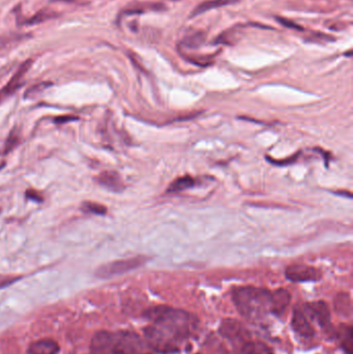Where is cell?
Here are the masks:
<instances>
[{"mask_svg":"<svg viewBox=\"0 0 353 354\" xmlns=\"http://www.w3.org/2000/svg\"><path fill=\"white\" fill-rule=\"evenodd\" d=\"M143 316L152 323L159 335L178 351L182 343L189 340L199 325V320L194 314L169 305L151 306Z\"/></svg>","mask_w":353,"mask_h":354,"instance_id":"cell-1","label":"cell"},{"mask_svg":"<svg viewBox=\"0 0 353 354\" xmlns=\"http://www.w3.org/2000/svg\"><path fill=\"white\" fill-rule=\"evenodd\" d=\"M273 291L254 286H242L233 290L232 300L238 313L253 321H260L272 314Z\"/></svg>","mask_w":353,"mask_h":354,"instance_id":"cell-2","label":"cell"},{"mask_svg":"<svg viewBox=\"0 0 353 354\" xmlns=\"http://www.w3.org/2000/svg\"><path fill=\"white\" fill-rule=\"evenodd\" d=\"M146 261L147 258L144 256L115 260L101 265L97 269L95 275L99 279H111L141 268Z\"/></svg>","mask_w":353,"mask_h":354,"instance_id":"cell-3","label":"cell"},{"mask_svg":"<svg viewBox=\"0 0 353 354\" xmlns=\"http://www.w3.org/2000/svg\"><path fill=\"white\" fill-rule=\"evenodd\" d=\"M143 343L140 337L131 331L112 334L110 351L112 354H141Z\"/></svg>","mask_w":353,"mask_h":354,"instance_id":"cell-4","label":"cell"},{"mask_svg":"<svg viewBox=\"0 0 353 354\" xmlns=\"http://www.w3.org/2000/svg\"><path fill=\"white\" fill-rule=\"evenodd\" d=\"M286 278L293 283L316 282L321 279V272L305 264H291L286 268Z\"/></svg>","mask_w":353,"mask_h":354,"instance_id":"cell-5","label":"cell"},{"mask_svg":"<svg viewBox=\"0 0 353 354\" xmlns=\"http://www.w3.org/2000/svg\"><path fill=\"white\" fill-rule=\"evenodd\" d=\"M219 334L231 343L240 346L251 339L248 329L241 323L233 319H226L222 322L219 326Z\"/></svg>","mask_w":353,"mask_h":354,"instance_id":"cell-6","label":"cell"},{"mask_svg":"<svg viewBox=\"0 0 353 354\" xmlns=\"http://www.w3.org/2000/svg\"><path fill=\"white\" fill-rule=\"evenodd\" d=\"M305 314L316 321L321 327H328L330 324V313L328 305L323 300H317L305 304Z\"/></svg>","mask_w":353,"mask_h":354,"instance_id":"cell-7","label":"cell"},{"mask_svg":"<svg viewBox=\"0 0 353 354\" xmlns=\"http://www.w3.org/2000/svg\"><path fill=\"white\" fill-rule=\"evenodd\" d=\"M291 325L293 330L301 338L311 339L314 337L315 331L311 324V321L307 318L305 312L302 311L301 308L293 309Z\"/></svg>","mask_w":353,"mask_h":354,"instance_id":"cell-8","label":"cell"},{"mask_svg":"<svg viewBox=\"0 0 353 354\" xmlns=\"http://www.w3.org/2000/svg\"><path fill=\"white\" fill-rule=\"evenodd\" d=\"M32 62H33L32 59H28L20 65V68L16 72V74L12 77V79L8 82V84L3 88V90L0 91V103H2L5 99H7L8 97L12 96L16 91H18L19 88L22 86L23 77L31 68Z\"/></svg>","mask_w":353,"mask_h":354,"instance_id":"cell-9","label":"cell"},{"mask_svg":"<svg viewBox=\"0 0 353 354\" xmlns=\"http://www.w3.org/2000/svg\"><path fill=\"white\" fill-rule=\"evenodd\" d=\"M97 182L101 187L114 193H121L125 188L120 175L115 171L102 172L98 175Z\"/></svg>","mask_w":353,"mask_h":354,"instance_id":"cell-10","label":"cell"},{"mask_svg":"<svg viewBox=\"0 0 353 354\" xmlns=\"http://www.w3.org/2000/svg\"><path fill=\"white\" fill-rule=\"evenodd\" d=\"M291 301V295L286 289H277L273 291L272 298V314L281 317L285 314Z\"/></svg>","mask_w":353,"mask_h":354,"instance_id":"cell-11","label":"cell"},{"mask_svg":"<svg viewBox=\"0 0 353 354\" xmlns=\"http://www.w3.org/2000/svg\"><path fill=\"white\" fill-rule=\"evenodd\" d=\"M59 350L60 347L57 342L51 339H42L32 342L27 352L28 354H57Z\"/></svg>","mask_w":353,"mask_h":354,"instance_id":"cell-12","label":"cell"},{"mask_svg":"<svg viewBox=\"0 0 353 354\" xmlns=\"http://www.w3.org/2000/svg\"><path fill=\"white\" fill-rule=\"evenodd\" d=\"M112 341V334L106 330H101L95 334L91 342V353L92 354H103L105 351L110 349Z\"/></svg>","mask_w":353,"mask_h":354,"instance_id":"cell-13","label":"cell"},{"mask_svg":"<svg viewBox=\"0 0 353 354\" xmlns=\"http://www.w3.org/2000/svg\"><path fill=\"white\" fill-rule=\"evenodd\" d=\"M167 10V6L162 3H134L128 6L126 10L123 11L125 15H136L143 14L146 12H164Z\"/></svg>","mask_w":353,"mask_h":354,"instance_id":"cell-14","label":"cell"},{"mask_svg":"<svg viewBox=\"0 0 353 354\" xmlns=\"http://www.w3.org/2000/svg\"><path fill=\"white\" fill-rule=\"evenodd\" d=\"M239 0H207V2H204L202 4H200L199 6H197L192 14H191V18H194V17H197L201 14H204L208 11H211V10H215V9H218V8H223V7H226V6H231V5H234L236 3H238Z\"/></svg>","mask_w":353,"mask_h":354,"instance_id":"cell-15","label":"cell"},{"mask_svg":"<svg viewBox=\"0 0 353 354\" xmlns=\"http://www.w3.org/2000/svg\"><path fill=\"white\" fill-rule=\"evenodd\" d=\"M240 351L242 354H274L273 349L258 340H249L240 346Z\"/></svg>","mask_w":353,"mask_h":354,"instance_id":"cell-16","label":"cell"},{"mask_svg":"<svg viewBox=\"0 0 353 354\" xmlns=\"http://www.w3.org/2000/svg\"><path fill=\"white\" fill-rule=\"evenodd\" d=\"M241 25L238 26H234L230 29L225 30L224 32H222L220 34H218L216 36V38L213 41V45H233L236 41H238L240 34H241Z\"/></svg>","mask_w":353,"mask_h":354,"instance_id":"cell-17","label":"cell"},{"mask_svg":"<svg viewBox=\"0 0 353 354\" xmlns=\"http://www.w3.org/2000/svg\"><path fill=\"white\" fill-rule=\"evenodd\" d=\"M206 38H207V33L205 31L197 30V31H194L193 33L186 35L182 39L181 43H182V46H184L185 48L194 50V49L200 48L203 43L206 41Z\"/></svg>","mask_w":353,"mask_h":354,"instance_id":"cell-18","label":"cell"},{"mask_svg":"<svg viewBox=\"0 0 353 354\" xmlns=\"http://www.w3.org/2000/svg\"><path fill=\"white\" fill-rule=\"evenodd\" d=\"M335 309L345 317H350L352 312L351 299L348 293H340L335 298Z\"/></svg>","mask_w":353,"mask_h":354,"instance_id":"cell-19","label":"cell"},{"mask_svg":"<svg viewBox=\"0 0 353 354\" xmlns=\"http://www.w3.org/2000/svg\"><path fill=\"white\" fill-rule=\"evenodd\" d=\"M196 185V180H194L192 176H183L176 179L173 183L170 184L167 192L168 193H179L183 192L185 190L191 189Z\"/></svg>","mask_w":353,"mask_h":354,"instance_id":"cell-20","label":"cell"},{"mask_svg":"<svg viewBox=\"0 0 353 354\" xmlns=\"http://www.w3.org/2000/svg\"><path fill=\"white\" fill-rule=\"evenodd\" d=\"M57 16H58L57 13L45 9V10H41V11L37 12L36 14H34L31 18L25 20L24 24L25 25H36V24H39V23H42V22H46V21H48L50 19L56 18Z\"/></svg>","mask_w":353,"mask_h":354,"instance_id":"cell-21","label":"cell"},{"mask_svg":"<svg viewBox=\"0 0 353 354\" xmlns=\"http://www.w3.org/2000/svg\"><path fill=\"white\" fill-rule=\"evenodd\" d=\"M81 209L84 212L98 215H104L107 213V207L105 205L92 201H84L81 205Z\"/></svg>","mask_w":353,"mask_h":354,"instance_id":"cell-22","label":"cell"},{"mask_svg":"<svg viewBox=\"0 0 353 354\" xmlns=\"http://www.w3.org/2000/svg\"><path fill=\"white\" fill-rule=\"evenodd\" d=\"M19 141H20V131H19V129L17 127H15V128L12 129V131L9 134L8 139L5 142V146H4V149H3V154L6 156L9 152H11L18 145Z\"/></svg>","mask_w":353,"mask_h":354,"instance_id":"cell-23","label":"cell"},{"mask_svg":"<svg viewBox=\"0 0 353 354\" xmlns=\"http://www.w3.org/2000/svg\"><path fill=\"white\" fill-rule=\"evenodd\" d=\"M342 346L347 354H352V345H353V338H352V328L350 326H345V329L342 330Z\"/></svg>","mask_w":353,"mask_h":354,"instance_id":"cell-24","label":"cell"},{"mask_svg":"<svg viewBox=\"0 0 353 354\" xmlns=\"http://www.w3.org/2000/svg\"><path fill=\"white\" fill-rule=\"evenodd\" d=\"M22 277H17V276H8V275H0V290L5 289L14 283L18 282L21 280Z\"/></svg>","mask_w":353,"mask_h":354,"instance_id":"cell-25","label":"cell"},{"mask_svg":"<svg viewBox=\"0 0 353 354\" xmlns=\"http://www.w3.org/2000/svg\"><path fill=\"white\" fill-rule=\"evenodd\" d=\"M311 41H335L336 38L333 35L329 34H325V33H321V32H313L311 34V37H308Z\"/></svg>","mask_w":353,"mask_h":354,"instance_id":"cell-26","label":"cell"},{"mask_svg":"<svg viewBox=\"0 0 353 354\" xmlns=\"http://www.w3.org/2000/svg\"><path fill=\"white\" fill-rule=\"evenodd\" d=\"M50 85H51V83H49V82H42V83H39V84H36V85L32 86L31 88H29L28 92L25 94V98H29L30 96H33L37 92L43 91V90H45V88L49 87Z\"/></svg>","mask_w":353,"mask_h":354,"instance_id":"cell-27","label":"cell"},{"mask_svg":"<svg viewBox=\"0 0 353 354\" xmlns=\"http://www.w3.org/2000/svg\"><path fill=\"white\" fill-rule=\"evenodd\" d=\"M276 20L284 27H287V28H290V29H296V30H303V28L299 25H297L295 22L289 20V19H286V18H283V17H277Z\"/></svg>","mask_w":353,"mask_h":354,"instance_id":"cell-28","label":"cell"},{"mask_svg":"<svg viewBox=\"0 0 353 354\" xmlns=\"http://www.w3.org/2000/svg\"><path fill=\"white\" fill-rule=\"evenodd\" d=\"M25 197L28 198V199H30V200H34V201H36L37 203H40V202L43 201V197H42L38 192H36V191H34V190H28V191H26V192H25Z\"/></svg>","mask_w":353,"mask_h":354,"instance_id":"cell-29","label":"cell"},{"mask_svg":"<svg viewBox=\"0 0 353 354\" xmlns=\"http://www.w3.org/2000/svg\"><path fill=\"white\" fill-rule=\"evenodd\" d=\"M19 38V36H0V49L5 48L10 42L16 41Z\"/></svg>","mask_w":353,"mask_h":354,"instance_id":"cell-30","label":"cell"},{"mask_svg":"<svg viewBox=\"0 0 353 354\" xmlns=\"http://www.w3.org/2000/svg\"><path fill=\"white\" fill-rule=\"evenodd\" d=\"M78 120V117L76 116H70V115H64V116H59L54 119V122L56 123H64V122H70V121H75Z\"/></svg>","mask_w":353,"mask_h":354,"instance_id":"cell-31","label":"cell"},{"mask_svg":"<svg viewBox=\"0 0 353 354\" xmlns=\"http://www.w3.org/2000/svg\"><path fill=\"white\" fill-rule=\"evenodd\" d=\"M52 3H76L77 0H51Z\"/></svg>","mask_w":353,"mask_h":354,"instance_id":"cell-32","label":"cell"},{"mask_svg":"<svg viewBox=\"0 0 353 354\" xmlns=\"http://www.w3.org/2000/svg\"><path fill=\"white\" fill-rule=\"evenodd\" d=\"M0 211H2V208H0Z\"/></svg>","mask_w":353,"mask_h":354,"instance_id":"cell-33","label":"cell"}]
</instances>
